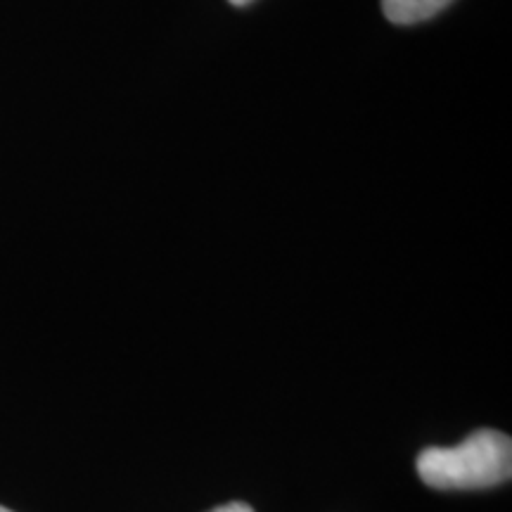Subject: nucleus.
<instances>
[{
  "mask_svg": "<svg viewBox=\"0 0 512 512\" xmlns=\"http://www.w3.org/2000/svg\"><path fill=\"white\" fill-rule=\"evenodd\" d=\"M418 475L432 489H489L512 475V441L496 430H477L458 446L420 451Z\"/></svg>",
  "mask_w": 512,
  "mask_h": 512,
  "instance_id": "1",
  "label": "nucleus"
},
{
  "mask_svg": "<svg viewBox=\"0 0 512 512\" xmlns=\"http://www.w3.org/2000/svg\"><path fill=\"white\" fill-rule=\"evenodd\" d=\"M453 0H382V12L389 22L408 27L439 15Z\"/></svg>",
  "mask_w": 512,
  "mask_h": 512,
  "instance_id": "2",
  "label": "nucleus"
},
{
  "mask_svg": "<svg viewBox=\"0 0 512 512\" xmlns=\"http://www.w3.org/2000/svg\"><path fill=\"white\" fill-rule=\"evenodd\" d=\"M209 512H254L252 508H249L247 503H226V505H219V508H214V510H209Z\"/></svg>",
  "mask_w": 512,
  "mask_h": 512,
  "instance_id": "3",
  "label": "nucleus"
},
{
  "mask_svg": "<svg viewBox=\"0 0 512 512\" xmlns=\"http://www.w3.org/2000/svg\"><path fill=\"white\" fill-rule=\"evenodd\" d=\"M230 5H238V8H245V5L252 3V0H228Z\"/></svg>",
  "mask_w": 512,
  "mask_h": 512,
  "instance_id": "4",
  "label": "nucleus"
},
{
  "mask_svg": "<svg viewBox=\"0 0 512 512\" xmlns=\"http://www.w3.org/2000/svg\"><path fill=\"white\" fill-rule=\"evenodd\" d=\"M0 512H12V510H8V508H3V505H0Z\"/></svg>",
  "mask_w": 512,
  "mask_h": 512,
  "instance_id": "5",
  "label": "nucleus"
}]
</instances>
